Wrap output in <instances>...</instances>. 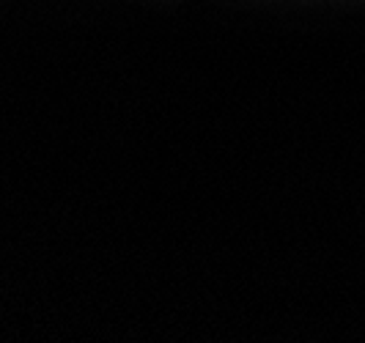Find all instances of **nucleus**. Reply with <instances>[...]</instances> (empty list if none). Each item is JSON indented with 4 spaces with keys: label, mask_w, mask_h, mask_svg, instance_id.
<instances>
[]
</instances>
